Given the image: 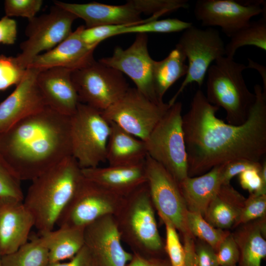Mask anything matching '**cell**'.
I'll use <instances>...</instances> for the list:
<instances>
[{
	"label": "cell",
	"instance_id": "1",
	"mask_svg": "<svg viewBox=\"0 0 266 266\" xmlns=\"http://www.w3.org/2000/svg\"><path fill=\"white\" fill-rule=\"evenodd\" d=\"M254 90L255 101L247 120L239 125L219 119V108L202 90L196 91L182 116L189 176L237 160L261 162L266 154V94L258 84Z\"/></svg>",
	"mask_w": 266,
	"mask_h": 266
},
{
	"label": "cell",
	"instance_id": "2",
	"mask_svg": "<svg viewBox=\"0 0 266 266\" xmlns=\"http://www.w3.org/2000/svg\"><path fill=\"white\" fill-rule=\"evenodd\" d=\"M0 156L21 180L32 181L71 156L70 116L48 106L0 133Z\"/></svg>",
	"mask_w": 266,
	"mask_h": 266
},
{
	"label": "cell",
	"instance_id": "3",
	"mask_svg": "<svg viewBox=\"0 0 266 266\" xmlns=\"http://www.w3.org/2000/svg\"><path fill=\"white\" fill-rule=\"evenodd\" d=\"M83 177L82 168L70 156L32 181L23 203L40 234L53 230Z\"/></svg>",
	"mask_w": 266,
	"mask_h": 266
},
{
	"label": "cell",
	"instance_id": "4",
	"mask_svg": "<svg viewBox=\"0 0 266 266\" xmlns=\"http://www.w3.org/2000/svg\"><path fill=\"white\" fill-rule=\"evenodd\" d=\"M243 64L226 56L216 60L207 71L206 95L212 104L223 108L227 123L239 125L246 121L255 95L248 88L243 76Z\"/></svg>",
	"mask_w": 266,
	"mask_h": 266
},
{
	"label": "cell",
	"instance_id": "5",
	"mask_svg": "<svg viewBox=\"0 0 266 266\" xmlns=\"http://www.w3.org/2000/svg\"><path fill=\"white\" fill-rule=\"evenodd\" d=\"M182 111L181 102L170 105L144 141L147 155L163 166L178 183L188 176Z\"/></svg>",
	"mask_w": 266,
	"mask_h": 266
},
{
	"label": "cell",
	"instance_id": "6",
	"mask_svg": "<svg viewBox=\"0 0 266 266\" xmlns=\"http://www.w3.org/2000/svg\"><path fill=\"white\" fill-rule=\"evenodd\" d=\"M111 127L102 111L79 103L70 116L71 156L80 167L99 166L106 161Z\"/></svg>",
	"mask_w": 266,
	"mask_h": 266
},
{
	"label": "cell",
	"instance_id": "7",
	"mask_svg": "<svg viewBox=\"0 0 266 266\" xmlns=\"http://www.w3.org/2000/svg\"><path fill=\"white\" fill-rule=\"evenodd\" d=\"M176 47L188 61L185 78L168 103L170 106L189 84L196 83L201 87L208 68L218 59L225 56V45L218 31L212 27L200 29L193 25L183 31Z\"/></svg>",
	"mask_w": 266,
	"mask_h": 266
},
{
	"label": "cell",
	"instance_id": "8",
	"mask_svg": "<svg viewBox=\"0 0 266 266\" xmlns=\"http://www.w3.org/2000/svg\"><path fill=\"white\" fill-rule=\"evenodd\" d=\"M80 103L103 111L117 101L130 88L123 73L95 60L71 71Z\"/></svg>",
	"mask_w": 266,
	"mask_h": 266
},
{
	"label": "cell",
	"instance_id": "9",
	"mask_svg": "<svg viewBox=\"0 0 266 266\" xmlns=\"http://www.w3.org/2000/svg\"><path fill=\"white\" fill-rule=\"evenodd\" d=\"M170 105L150 100L136 88H131L115 103L102 111L109 121L145 141Z\"/></svg>",
	"mask_w": 266,
	"mask_h": 266
},
{
	"label": "cell",
	"instance_id": "10",
	"mask_svg": "<svg viewBox=\"0 0 266 266\" xmlns=\"http://www.w3.org/2000/svg\"><path fill=\"white\" fill-rule=\"evenodd\" d=\"M77 18L70 12L55 5L47 14L29 20L25 30L27 37L20 44L21 52L16 57L27 69L37 55L53 49L72 32L71 27Z\"/></svg>",
	"mask_w": 266,
	"mask_h": 266
},
{
	"label": "cell",
	"instance_id": "11",
	"mask_svg": "<svg viewBox=\"0 0 266 266\" xmlns=\"http://www.w3.org/2000/svg\"><path fill=\"white\" fill-rule=\"evenodd\" d=\"M123 198L83 177L56 225L85 228L101 217L112 215Z\"/></svg>",
	"mask_w": 266,
	"mask_h": 266
},
{
	"label": "cell",
	"instance_id": "12",
	"mask_svg": "<svg viewBox=\"0 0 266 266\" xmlns=\"http://www.w3.org/2000/svg\"><path fill=\"white\" fill-rule=\"evenodd\" d=\"M145 170L151 200L160 217L169 221L183 236L192 235L187 225L188 209L178 183L163 166L148 155Z\"/></svg>",
	"mask_w": 266,
	"mask_h": 266
},
{
	"label": "cell",
	"instance_id": "13",
	"mask_svg": "<svg viewBox=\"0 0 266 266\" xmlns=\"http://www.w3.org/2000/svg\"><path fill=\"white\" fill-rule=\"evenodd\" d=\"M264 0H198L194 13L203 26L219 27L229 37L251 21L266 13Z\"/></svg>",
	"mask_w": 266,
	"mask_h": 266
},
{
	"label": "cell",
	"instance_id": "14",
	"mask_svg": "<svg viewBox=\"0 0 266 266\" xmlns=\"http://www.w3.org/2000/svg\"><path fill=\"white\" fill-rule=\"evenodd\" d=\"M146 33H137L133 44L128 48H114L112 55L99 61L126 74L134 82L136 88L145 97L156 102H162L156 95L152 79L154 60L147 47Z\"/></svg>",
	"mask_w": 266,
	"mask_h": 266
},
{
	"label": "cell",
	"instance_id": "15",
	"mask_svg": "<svg viewBox=\"0 0 266 266\" xmlns=\"http://www.w3.org/2000/svg\"><path fill=\"white\" fill-rule=\"evenodd\" d=\"M85 245L90 251L97 266H127L133 255L121 243L117 224L112 215L101 217L84 230Z\"/></svg>",
	"mask_w": 266,
	"mask_h": 266
},
{
	"label": "cell",
	"instance_id": "16",
	"mask_svg": "<svg viewBox=\"0 0 266 266\" xmlns=\"http://www.w3.org/2000/svg\"><path fill=\"white\" fill-rule=\"evenodd\" d=\"M40 70L27 68L15 89L0 103V133L47 107L37 83Z\"/></svg>",
	"mask_w": 266,
	"mask_h": 266
},
{
	"label": "cell",
	"instance_id": "17",
	"mask_svg": "<svg viewBox=\"0 0 266 266\" xmlns=\"http://www.w3.org/2000/svg\"><path fill=\"white\" fill-rule=\"evenodd\" d=\"M54 3L55 5L72 13L77 18L83 19L86 28L103 25H136L158 19L161 17L160 14H156L146 19H142L141 14L135 7L132 0L120 5L95 1L73 3L56 0Z\"/></svg>",
	"mask_w": 266,
	"mask_h": 266
},
{
	"label": "cell",
	"instance_id": "18",
	"mask_svg": "<svg viewBox=\"0 0 266 266\" xmlns=\"http://www.w3.org/2000/svg\"><path fill=\"white\" fill-rule=\"evenodd\" d=\"M33 217L23 203L12 198H0V255L12 253L28 241Z\"/></svg>",
	"mask_w": 266,
	"mask_h": 266
},
{
	"label": "cell",
	"instance_id": "19",
	"mask_svg": "<svg viewBox=\"0 0 266 266\" xmlns=\"http://www.w3.org/2000/svg\"><path fill=\"white\" fill-rule=\"evenodd\" d=\"M84 26L78 27L64 41L50 50L36 56L28 67L40 70L62 67L71 71L82 68L95 60L97 46L86 44L81 38Z\"/></svg>",
	"mask_w": 266,
	"mask_h": 266
},
{
	"label": "cell",
	"instance_id": "20",
	"mask_svg": "<svg viewBox=\"0 0 266 266\" xmlns=\"http://www.w3.org/2000/svg\"><path fill=\"white\" fill-rule=\"evenodd\" d=\"M71 71L62 67L47 68L40 70L36 79L47 106L67 116L75 113L80 103Z\"/></svg>",
	"mask_w": 266,
	"mask_h": 266
},
{
	"label": "cell",
	"instance_id": "21",
	"mask_svg": "<svg viewBox=\"0 0 266 266\" xmlns=\"http://www.w3.org/2000/svg\"><path fill=\"white\" fill-rule=\"evenodd\" d=\"M133 205L129 215V225L137 241L146 249L157 251L163 247L152 205L147 183L131 194Z\"/></svg>",
	"mask_w": 266,
	"mask_h": 266
},
{
	"label": "cell",
	"instance_id": "22",
	"mask_svg": "<svg viewBox=\"0 0 266 266\" xmlns=\"http://www.w3.org/2000/svg\"><path fill=\"white\" fill-rule=\"evenodd\" d=\"M82 172L86 179L122 197L146 182L145 161L133 165L83 168Z\"/></svg>",
	"mask_w": 266,
	"mask_h": 266
},
{
	"label": "cell",
	"instance_id": "23",
	"mask_svg": "<svg viewBox=\"0 0 266 266\" xmlns=\"http://www.w3.org/2000/svg\"><path fill=\"white\" fill-rule=\"evenodd\" d=\"M224 165L199 176H187L178 183L188 211L201 214L206 210L221 185Z\"/></svg>",
	"mask_w": 266,
	"mask_h": 266
},
{
	"label": "cell",
	"instance_id": "24",
	"mask_svg": "<svg viewBox=\"0 0 266 266\" xmlns=\"http://www.w3.org/2000/svg\"><path fill=\"white\" fill-rule=\"evenodd\" d=\"M111 127L106 151L109 166H129L145 162L147 156L145 142L109 121Z\"/></svg>",
	"mask_w": 266,
	"mask_h": 266
},
{
	"label": "cell",
	"instance_id": "25",
	"mask_svg": "<svg viewBox=\"0 0 266 266\" xmlns=\"http://www.w3.org/2000/svg\"><path fill=\"white\" fill-rule=\"evenodd\" d=\"M245 200L230 183L223 184L209 204L203 217L215 228L225 230L233 228Z\"/></svg>",
	"mask_w": 266,
	"mask_h": 266
},
{
	"label": "cell",
	"instance_id": "26",
	"mask_svg": "<svg viewBox=\"0 0 266 266\" xmlns=\"http://www.w3.org/2000/svg\"><path fill=\"white\" fill-rule=\"evenodd\" d=\"M266 217L250 222L232 233L239 251L237 266H261L266 257Z\"/></svg>",
	"mask_w": 266,
	"mask_h": 266
},
{
	"label": "cell",
	"instance_id": "27",
	"mask_svg": "<svg viewBox=\"0 0 266 266\" xmlns=\"http://www.w3.org/2000/svg\"><path fill=\"white\" fill-rule=\"evenodd\" d=\"M84 228L60 227L41 234L48 251L49 263L73 258L84 246Z\"/></svg>",
	"mask_w": 266,
	"mask_h": 266
},
{
	"label": "cell",
	"instance_id": "28",
	"mask_svg": "<svg viewBox=\"0 0 266 266\" xmlns=\"http://www.w3.org/2000/svg\"><path fill=\"white\" fill-rule=\"evenodd\" d=\"M186 58L182 52L176 47L163 60L154 61L152 79L158 99L163 98L169 88L178 80L185 76L188 66Z\"/></svg>",
	"mask_w": 266,
	"mask_h": 266
},
{
	"label": "cell",
	"instance_id": "29",
	"mask_svg": "<svg viewBox=\"0 0 266 266\" xmlns=\"http://www.w3.org/2000/svg\"><path fill=\"white\" fill-rule=\"evenodd\" d=\"M1 266H46L48 251L41 235L27 241L15 252L1 256Z\"/></svg>",
	"mask_w": 266,
	"mask_h": 266
},
{
	"label": "cell",
	"instance_id": "30",
	"mask_svg": "<svg viewBox=\"0 0 266 266\" xmlns=\"http://www.w3.org/2000/svg\"><path fill=\"white\" fill-rule=\"evenodd\" d=\"M260 20L250 21L232 36L225 45V56L233 58L238 48L245 46H254L266 51V16Z\"/></svg>",
	"mask_w": 266,
	"mask_h": 266
},
{
	"label": "cell",
	"instance_id": "31",
	"mask_svg": "<svg viewBox=\"0 0 266 266\" xmlns=\"http://www.w3.org/2000/svg\"><path fill=\"white\" fill-rule=\"evenodd\" d=\"M186 222L188 230L192 235L208 244L215 252L221 243L230 233L227 230L213 227L199 213L188 211Z\"/></svg>",
	"mask_w": 266,
	"mask_h": 266
},
{
	"label": "cell",
	"instance_id": "32",
	"mask_svg": "<svg viewBox=\"0 0 266 266\" xmlns=\"http://www.w3.org/2000/svg\"><path fill=\"white\" fill-rule=\"evenodd\" d=\"M192 25L193 24L191 22L177 18L156 19L134 26H125L118 32V35L131 33L179 32L184 31Z\"/></svg>",
	"mask_w": 266,
	"mask_h": 266
},
{
	"label": "cell",
	"instance_id": "33",
	"mask_svg": "<svg viewBox=\"0 0 266 266\" xmlns=\"http://www.w3.org/2000/svg\"><path fill=\"white\" fill-rule=\"evenodd\" d=\"M26 69L21 66L16 57L0 55V91L17 85L23 79Z\"/></svg>",
	"mask_w": 266,
	"mask_h": 266
},
{
	"label": "cell",
	"instance_id": "34",
	"mask_svg": "<svg viewBox=\"0 0 266 266\" xmlns=\"http://www.w3.org/2000/svg\"><path fill=\"white\" fill-rule=\"evenodd\" d=\"M266 194L253 193L246 198L233 228L266 217Z\"/></svg>",
	"mask_w": 266,
	"mask_h": 266
},
{
	"label": "cell",
	"instance_id": "35",
	"mask_svg": "<svg viewBox=\"0 0 266 266\" xmlns=\"http://www.w3.org/2000/svg\"><path fill=\"white\" fill-rule=\"evenodd\" d=\"M135 7L141 13L161 14L163 15L181 8H187L189 5L186 0H132Z\"/></svg>",
	"mask_w": 266,
	"mask_h": 266
},
{
	"label": "cell",
	"instance_id": "36",
	"mask_svg": "<svg viewBox=\"0 0 266 266\" xmlns=\"http://www.w3.org/2000/svg\"><path fill=\"white\" fill-rule=\"evenodd\" d=\"M21 181L0 156V198H12L23 200Z\"/></svg>",
	"mask_w": 266,
	"mask_h": 266
},
{
	"label": "cell",
	"instance_id": "37",
	"mask_svg": "<svg viewBox=\"0 0 266 266\" xmlns=\"http://www.w3.org/2000/svg\"><path fill=\"white\" fill-rule=\"evenodd\" d=\"M161 219L166 228V250L169 258L170 266H184V249L177 230L167 219L163 217Z\"/></svg>",
	"mask_w": 266,
	"mask_h": 266
},
{
	"label": "cell",
	"instance_id": "38",
	"mask_svg": "<svg viewBox=\"0 0 266 266\" xmlns=\"http://www.w3.org/2000/svg\"><path fill=\"white\" fill-rule=\"evenodd\" d=\"M42 4V0H6L4 1L5 16L22 17L30 20L36 16Z\"/></svg>",
	"mask_w": 266,
	"mask_h": 266
},
{
	"label": "cell",
	"instance_id": "39",
	"mask_svg": "<svg viewBox=\"0 0 266 266\" xmlns=\"http://www.w3.org/2000/svg\"><path fill=\"white\" fill-rule=\"evenodd\" d=\"M131 25H103L89 28H83L81 38L87 45L97 46L106 38L118 35V32L125 26Z\"/></svg>",
	"mask_w": 266,
	"mask_h": 266
},
{
	"label": "cell",
	"instance_id": "40",
	"mask_svg": "<svg viewBox=\"0 0 266 266\" xmlns=\"http://www.w3.org/2000/svg\"><path fill=\"white\" fill-rule=\"evenodd\" d=\"M216 253L219 266H237L239 251L233 233H230L225 238Z\"/></svg>",
	"mask_w": 266,
	"mask_h": 266
},
{
	"label": "cell",
	"instance_id": "41",
	"mask_svg": "<svg viewBox=\"0 0 266 266\" xmlns=\"http://www.w3.org/2000/svg\"><path fill=\"white\" fill-rule=\"evenodd\" d=\"M260 167L251 168L240 173L239 181L241 187L249 194H266V185L262 179Z\"/></svg>",
	"mask_w": 266,
	"mask_h": 266
},
{
	"label": "cell",
	"instance_id": "42",
	"mask_svg": "<svg viewBox=\"0 0 266 266\" xmlns=\"http://www.w3.org/2000/svg\"><path fill=\"white\" fill-rule=\"evenodd\" d=\"M261 166V162L246 160H237L224 164L222 176L223 184H230L233 177L247 169Z\"/></svg>",
	"mask_w": 266,
	"mask_h": 266
},
{
	"label": "cell",
	"instance_id": "43",
	"mask_svg": "<svg viewBox=\"0 0 266 266\" xmlns=\"http://www.w3.org/2000/svg\"><path fill=\"white\" fill-rule=\"evenodd\" d=\"M195 244L198 266H219L216 252L210 245L200 239Z\"/></svg>",
	"mask_w": 266,
	"mask_h": 266
},
{
	"label": "cell",
	"instance_id": "44",
	"mask_svg": "<svg viewBox=\"0 0 266 266\" xmlns=\"http://www.w3.org/2000/svg\"><path fill=\"white\" fill-rule=\"evenodd\" d=\"M17 35V23L14 19L5 16L0 19V43L12 45Z\"/></svg>",
	"mask_w": 266,
	"mask_h": 266
},
{
	"label": "cell",
	"instance_id": "45",
	"mask_svg": "<svg viewBox=\"0 0 266 266\" xmlns=\"http://www.w3.org/2000/svg\"><path fill=\"white\" fill-rule=\"evenodd\" d=\"M46 266H97V265L90 251L84 245L68 262L48 263Z\"/></svg>",
	"mask_w": 266,
	"mask_h": 266
},
{
	"label": "cell",
	"instance_id": "46",
	"mask_svg": "<svg viewBox=\"0 0 266 266\" xmlns=\"http://www.w3.org/2000/svg\"><path fill=\"white\" fill-rule=\"evenodd\" d=\"M185 252L184 266H198L195 237L191 234L183 236Z\"/></svg>",
	"mask_w": 266,
	"mask_h": 266
},
{
	"label": "cell",
	"instance_id": "47",
	"mask_svg": "<svg viewBox=\"0 0 266 266\" xmlns=\"http://www.w3.org/2000/svg\"><path fill=\"white\" fill-rule=\"evenodd\" d=\"M127 266H170V265L165 260L147 259L136 254L133 256Z\"/></svg>",
	"mask_w": 266,
	"mask_h": 266
},
{
	"label": "cell",
	"instance_id": "48",
	"mask_svg": "<svg viewBox=\"0 0 266 266\" xmlns=\"http://www.w3.org/2000/svg\"><path fill=\"white\" fill-rule=\"evenodd\" d=\"M248 65L246 66L247 68H252L258 71L260 74L263 80V91L266 94V67L264 65H261L254 62L250 58H247Z\"/></svg>",
	"mask_w": 266,
	"mask_h": 266
},
{
	"label": "cell",
	"instance_id": "49",
	"mask_svg": "<svg viewBox=\"0 0 266 266\" xmlns=\"http://www.w3.org/2000/svg\"><path fill=\"white\" fill-rule=\"evenodd\" d=\"M0 257H1V256L0 255V266H1V261H0Z\"/></svg>",
	"mask_w": 266,
	"mask_h": 266
},
{
	"label": "cell",
	"instance_id": "50",
	"mask_svg": "<svg viewBox=\"0 0 266 266\" xmlns=\"http://www.w3.org/2000/svg\"></svg>",
	"mask_w": 266,
	"mask_h": 266
}]
</instances>
